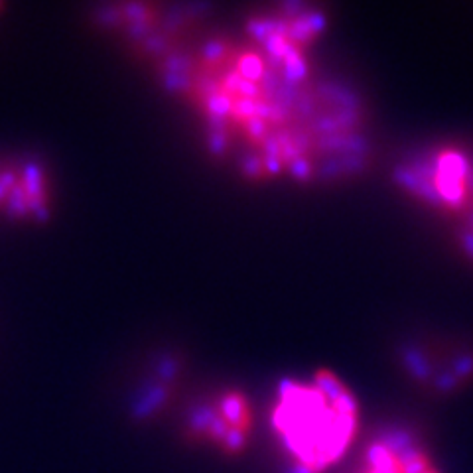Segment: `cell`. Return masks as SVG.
Here are the masks:
<instances>
[{
    "mask_svg": "<svg viewBox=\"0 0 473 473\" xmlns=\"http://www.w3.org/2000/svg\"><path fill=\"white\" fill-rule=\"evenodd\" d=\"M210 148L251 179L329 181L369 158L363 105L315 71L314 53L241 38L193 42L160 67Z\"/></svg>",
    "mask_w": 473,
    "mask_h": 473,
    "instance_id": "1",
    "label": "cell"
},
{
    "mask_svg": "<svg viewBox=\"0 0 473 473\" xmlns=\"http://www.w3.org/2000/svg\"><path fill=\"white\" fill-rule=\"evenodd\" d=\"M359 426L355 395L329 369L286 378L274 392L270 428L286 473H327L349 453Z\"/></svg>",
    "mask_w": 473,
    "mask_h": 473,
    "instance_id": "2",
    "label": "cell"
},
{
    "mask_svg": "<svg viewBox=\"0 0 473 473\" xmlns=\"http://www.w3.org/2000/svg\"><path fill=\"white\" fill-rule=\"evenodd\" d=\"M196 18L172 6L156 4H123L111 6L103 16L111 30L125 38L130 48L154 63H164L196 42Z\"/></svg>",
    "mask_w": 473,
    "mask_h": 473,
    "instance_id": "3",
    "label": "cell"
},
{
    "mask_svg": "<svg viewBox=\"0 0 473 473\" xmlns=\"http://www.w3.org/2000/svg\"><path fill=\"white\" fill-rule=\"evenodd\" d=\"M252 422L251 400L239 390H223L191 414L189 440L203 441L223 455L235 458L251 441Z\"/></svg>",
    "mask_w": 473,
    "mask_h": 473,
    "instance_id": "4",
    "label": "cell"
},
{
    "mask_svg": "<svg viewBox=\"0 0 473 473\" xmlns=\"http://www.w3.org/2000/svg\"><path fill=\"white\" fill-rule=\"evenodd\" d=\"M353 473L444 472L420 438L409 430H389L369 441Z\"/></svg>",
    "mask_w": 473,
    "mask_h": 473,
    "instance_id": "5",
    "label": "cell"
}]
</instances>
